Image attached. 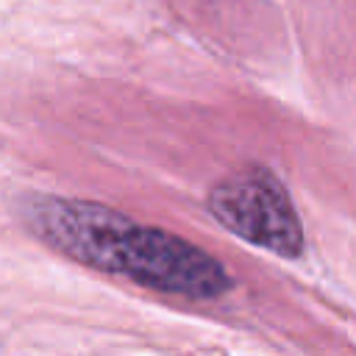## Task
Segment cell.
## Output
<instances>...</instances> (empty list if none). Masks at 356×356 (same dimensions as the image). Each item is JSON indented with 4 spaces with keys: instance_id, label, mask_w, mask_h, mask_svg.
Masks as SVG:
<instances>
[{
    "instance_id": "obj_1",
    "label": "cell",
    "mask_w": 356,
    "mask_h": 356,
    "mask_svg": "<svg viewBox=\"0 0 356 356\" xmlns=\"http://www.w3.org/2000/svg\"><path fill=\"white\" fill-rule=\"evenodd\" d=\"M28 222L56 250L159 292L203 300L231 286L222 264L192 242L97 203L36 197L28 203Z\"/></svg>"
},
{
    "instance_id": "obj_2",
    "label": "cell",
    "mask_w": 356,
    "mask_h": 356,
    "mask_svg": "<svg viewBox=\"0 0 356 356\" xmlns=\"http://www.w3.org/2000/svg\"><path fill=\"white\" fill-rule=\"evenodd\" d=\"M209 206L228 231L264 250L292 259L303 248L292 200L281 181L264 167H248L222 178L211 189Z\"/></svg>"
}]
</instances>
